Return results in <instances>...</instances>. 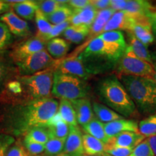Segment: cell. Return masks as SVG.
I'll list each match as a JSON object with an SVG mask.
<instances>
[{
  "instance_id": "obj_1",
  "label": "cell",
  "mask_w": 156,
  "mask_h": 156,
  "mask_svg": "<svg viewBox=\"0 0 156 156\" xmlns=\"http://www.w3.org/2000/svg\"><path fill=\"white\" fill-rule=\"evenodd\" d=\"M58 108V102L53 98L26 101L9 109L6 124L15 134H25L33 128L47 126Z\"/></svg>"
},
{
  "instance_id": "obj_2",
  "label": "cell",
  "mask_w": 156,
  "mask_h": 156,
  "mask_svg": "<svg viewBox=\"0 0 156 156\" xmlns=\"http://www.w3.org/2000/svg\"><path fill=\"white\" fill-rule=\"evenodd\" d=\"M125 49L97 36L90 41L80 56L92 75H94L118 64Z\"/></svg>"
},
{
  "instance_id": "obj_3",
  "label": "cell",
  "mask_w": 156,
  "mask_h": 156,
  "mask_svg": "<svg viewBox=\"0 0 156 156\" xmlns=\"http://www.w3.org/2000/svg\"><path fill=\"white\" fill-rule=\"evenodd\" d=\"M98 91L101 100L122 116L130 117L136 113L135 104L121 81L115 76L101 80Z\"/></svg>"
},
{
  "instance_id": "obj_4",
  "label": "cell",
  "mask_w": 156,
  "mask_h": 156,
  "mask_svg": "<svg viewBox=\"0 0 156 156\" xmlns=\"http://www.w3.org/2000/svg\"><path fill=\"white\" fill-rule=\"evenodd\" d=\"M121 83L129 95L144 114L156 112V83L147 78L119 76Z\"/></svg>"
},
{
  "instance_id": "obj_5",
  "label": "cell",
  "mask_w": 156,
  "mask_h": 156,
  "mask_svg": "<svg viewBox=\"0 0 156 156\" xmlns=\"http://www.w3.org/2000/svg\"><path fill=\"white\" fill-rule=\"evenodd\" d=\"M88 91L85 80L54 70L52 94L55 97L72 101L85 98Z\"/></svg>"
},
{
  "instance_id": "obj_6",
  "label": "cell",
  "mask_w": 156,
  "mask_h": 156,
  "mask_svg": "<svg viewBox=\"0 0 156 156\" xmlns=\"http://www.w3.org/2000/svg\"><path fill=\"white\" fill-rule=\"evenodd\" d=\"M53 68H50L33 75L20 76L17 79L23 87L28 101L51 98L54 81Z\"/></svg>"
},
{
  "instance_id": "obj_7",
  "label": "cell",
  "mask_w": 156,
  "mask_h": 156,
  "mask_svg": "<svg viewBox=\"0 0 156 156\" xmlns=\"http://www.w3.org/2000/svg\"><path fill=\"white\" fill-rule=\"evenodd\" d=\"M117 66L119 76H135L154 80L155 70L153 64L136 56L129 45Z\"/></svg>"
},
{
  "instance_id": "obj_8",
  "label": "cell",
  "mask_w": 156,
  "mask_h": 156,
  "mask_svg": "<svg viewBox=\"0 0 156 156\" xmlns=\"http://www.w3.org/2000/svg\"><path fill=\"white\" fill-rule=\"evenodd\" d=\"M57 63L46 49L35 53L17 64L20 73L23 76L33 75L52 68Z\"/></svg>"
},
{
  "instance_id": "obj_9",
  "label": "cell",
  "mask_w": 156,
  "mask_h": 156,
  "mask_svg": "<svg viewBox=\"0 0 156 156\" xmlns=\"http://www.w3.org/2000/svg\"><path fill=\"white\" fill-rule=\"evenodd\" d=\"M148 20L149 19L146 16H135V15L130 14L124 10L118 11L116 12L109 20L106 26L103 28V33L119 30H126L130 32L132 27L136 23L145 22V21Z\"/></svg>"
},
{
  "instance_id": "obj_10",
  "label": "cell",
  "mask_w": 156,
  "mask_h": 156,
  "mask_svg": "<svg viewBox=\"0 0 156 156\" xmlns=\"http://www.w3.org/2000/svg\"><path fill=\"white\" fill-rule=\"evenodd\" d=\"M46 44L36 36L29 38L15 46L10 53V57L17 65L32 54L45 49Z\"/></svg>"
},
{
  "instance_id": "obj_11",
  "label": "cell",
  "mask_w": 156,
  "mask_h": 156,
  "mask_svg": "<svg viewBox=\"0 0 156 156\" xmlns=\"http://www.w3.org/2000/svg\"><path fill=\"white\" fill-rule=\"evenodd\" d=\"M55 70L63 74L75 76L83 80H86L92 75L80 55L68 58L64 61L58 62Z\"/></svg>"
},
{
  "instance_id": "obj_12",
  "label": "cell",
  "mask_w": 156,
  "mask_h": 156,
  "mask_svg": "<svg viewBox=\"0 0 156 156\" xmlns=\"http://www.w3.org/2000/svg\"><path fill=\"white\" fill-rule=\"evenodd\" d=\"M0 21L5 23L12 34L19 37H25L30 34L28 23L17 16L13 10H9L0 17Z\"/></svg>"
},
{
  "instance_id": "obj_13",
  "label": "cell",
  "mask_w": 156,
  "mask_h": 156,
  "mask_svg": "<svg viewBox=\"0 0 156 156\" xmlns=\"http://www.w3.org/2000/svg\"><path fill=\"white\" fill-rule=\"evenodd\" d=\"M64 153L69 156H84L83 134L78 126H70L69 133L64 144Z\"/></svg>"
},
{
  "instance_id": "obj_14",
  "label": "cell",
  "mask_w": 156,
  "mask_h": 156,
  "mask_svg": "<svg viewBox=\"0 0 156 156\" xmlns=\"http://www.w3.org/2000/svg\"><path fill=\"white\" fill-rule=\"evenodd\" d=\"M104 129L107 136L110 139L123 132H139V124L134 120L123 118L104 124Z\"/></svg>"
},
{
  "instance_id": "obj_15",
  "label": "cell",
  "mask_w": 156,
  "mask_h": 156,
  "mask_svg": "<svg viewBox=\"0 0 156 156\" xmlns=\"http://www.w3.org/2000/svg\"><path fill=\"white\" fill-rule=\"evenodd\" d=\"M75 109L76 118L78 124L82 126L89 123L94 117L93 106L90 101L87 98L77 99L71 101Z\"/></svg>"
},
{
  "instance_id": "obj_16",
  "label": "cell",
  "mask_w": 156,
  "mask_h": 156,
  "mask_svg": "<svg viewBox=\"0 0 156 156\" xmlns=\"http://www.w3.org/2000/svg\"><path fill=\"white\" fill-rule=\"evenodd\" d=\"M145 138L140 132H126L110 138L108 144L133 150L140 142L143 141Z\"/></svg>"
},
{
  "instance_id": "obj_17",
  "label": "cell",
  "mask_w": 156,
  "mask_h": 156,
  "mask_svg": "<svg viewBox=\"0 0 156 156\" xmlns=\"http://www.w3.org/2000/svg\"><path fill=\"white\" fill-rule=\"evenodd\" d=\"M98 12V11L91 4H90L85 8L79 11L74 12V15L70 19L71 25H85L87 26H91L95 18H96Z\"/></svg>"
},
{
  "instance_id": "obj_18",
  "label": "cell",
  "mask_w": 156,
  "mask_h": 156,
  "mask_svg": "<svg viewBox=\"0 0 156 156\" xmlns=\"http://www.w3.org/2000/svg\"><path fill=\"white\" fill-rule=\"evenodd\" d=\"M12 9L17 16L23 20H31L38 9V2L31 0H21L18 3L10 4Z\"/></svg>"
},
{
  "instance_id": "obj_19",
  "label": "cell",
  "mask_w": 156,
  "mask_h": 156,
  "mask_svg": "<svg viewBox=\"0 0 156 156\" xmlns=\"http://www.w3.org/2000/svg\"><path fill=\"white\" fill-rule=\"evenodd\" d=\"M83 143L85 154L91 156H107L105 153L106 144L88 134H83Z\"/></svg>"
},
{
  "instance_id": "obj_20",
  "label": "cell",
  "mask_w": 156,
  "mask_h": 156,
  "mask_svg": "<svg viewBox=\"0 0 156 156\" xmlns=\"http://www.w3.org/2000/svg\"><path fill=\"white\" fill-rule=\"evenodd\" d=\"M130 32L146 46L153 43L154 41V35L150 20L136 23L132 27Z\"/></svg>"
},
{
  "instance_id": "obj_21",
  "label": "cell",
  "mask_w": 156,
  "mask_h": 156,
  "mask_svg": "<svg viewBox=\"0 0 156 156\" xmlns=\"http://www.w3.org/2000/svg\"><path fill=\"white\" fill-rule=\"evenodd\" d=\"M69 50V42L63 38H53L46 44V51L54 59H59L64 57Z\"/></svg>"
},
{
  "instance_id": "obj_22",
  "label": "cell",
  "mask_w": 156,
  "mask_h": 156,
  "mask_svg": "<svg viewBox=\"0 0 156 156\" xmlns=\"http://www.w3.org/2000/svg\"><path fill=\"white\" fill-rule=\"evenodd\" d=\"M115 12H116L110 7L98 12L96 18L90 26V36L97 37L102 34L104 27Z\"/></svg>"
},
{
  "instance_id": "obj_23",
  "label": "cell",
  "mask_w": 156,
  "mask_h": 156,
  "mask_svg": "<svg viewBox=\"0 0 156 156\" xmlns=\"http://www.w3.org/2000/svg\"><path fill=\"white\" fill-rule=\"evenodd\" d=\"M153 7L151 3L144 0H127L124 11L135 16H146L152 12Z\"/></svg>"
},
{
  "instance_id": "obj_24",
  "label": "cell",
  "mask_w": 156,
  "mask_h": 156,
  "mask_svg": "<svg viewBox=\"0 0 156 156\" xmlns=\"http://www.w3.org/2000/svg\"><path fill=\"white\" fill-rule=\"evenodd\" d=\"M83 130L90 135L96 138L104 144H108L109 138L107 136L104 129V124L100 122L96 117L93 119L87 124L83 126Z\"/></svg>"
},
{
  "instance_id": "obj_25",
  "label": "cell",
  "mask_w": 156,
  "mask_h": 156,
  "mask_svg": "<svg viewBox=\"0 0 156 156\" xmlns=\"http://www.w3.org/2000/svg\"><path fill=\"white\" fill-rule=\"evenodd\" d=\"M93 109L96 118L103 124H106L114 122V121L121 119L123 117L113 111L112 109L108 108L104 105L98 103H93Z\"/></svg>"
},
{
  "instance_id": "obj_26",
  "label": "cell",
  "mask_w": 156,
  "mask_h": 156,
  "mask_svg": "<svg viewBox=\"0 0 156 156\" xmlns=\"http://www.w3.org/2000/svg\"><path fill=\"white\" fill-rule=\"evenodd\" d=\"M58 113L61 116L62 120L64 121L69 126H78L75 109L71 101L66 99H60L58 103Z\"/></svg>"
},
{
  "instance_id": "obj_27",
  "label": "cell",
  "mask_w": 156,
  "mask_h": 156,
  "mask_svg": "<svg viewBox=\"0 0 156 156\" xmlns=\"http://www.w3.org/2000/svg\"><path fill=\"white\" fill-rule=\"evenodd\" d=\"M129 46L131 47L132 50L133 51L136 56L146 62H149V63L153 64L151 53L147 49V46H146L140 40H138L131 32H129Z\"/></svg>"
},
{
  "instance_id": "obj_28",
  "label": "cell",
  "mask_w": 156,
  "mask_h": 156,
  "mask_svg": "<svg viewBox=\"0 0 156 156\" xmlns=\"http://www.w3.org/2000/svg\"><path fill=\"white\" fill-rule=\"evenodd\" d=\"M35 20L37 25V34L36 36L43 40L45 37L50 34L54 25L48 21L47 17L39 9L36 12Z\"/></svg>"
},
{
  "instance_id": "obj_29",
  "label": "cell",
  "mask_w": 156,
  "mask_h": 156,
  "mask_svg": "<svg viewBox=\"0 0 156 156\" xmlns=\"http://www.w3.org/2000/svg\"><path fill=\"white\" fill-rule=\"evenodd\" d=\"M73 15L74 11L70 8L67 3L62 5L56 12L47 16V18L52 25H56L70 20Z\"/></svg>"
},
{
  "instance_id": "obj_30",
  "label": "cell",
  "mask_w": 156,
  "mask_h": 156,
  "mask_svg": "<svg viewBox=\"0 0 156 156\" xmlns=\"http://www.w3.org/2000/svg\"><path fill=\"white\" fill-rule=\"evenodd\" d=\"M50 139L49 133L46 126H40L31 129L25 134L24 141L34 142L40 144H45Z\"/></svg>"
},
{
  "instance_id": "obj_31",
  "label": "cell",
  "mask_w": 156,
  "mask_h": 156,
  "mask_svg": "<svg viewBox=\"0 0 156 156\" xmlns=\"http://www.w3.org/2000/svg\"><path fill=\"white\" fill-rule=\"evenodd\" d=\"M46 127L50 138L66 140L70 131V126L62 119L56 124L48 125Z\"/></svg>"
},
{
  "instance_id": "obj_32",
  "label": "cell",
  "mask_w": 156,
  "mask_h": 156,
  "mask_svg": "<svg viewBox=\"0 0 156 156\" xmlns=\"http://www.w3.org/2000/svg\"><path fill=\"white\" fill-rule=\"evenodd\" d=\"M139 132L147 138L156 136V114L147 117L140 122Z\"/></svg>"
},
{
  "instance_id": "obj_33",
  "label": "cell",
  "mask_w": 156,
  "mask_h": 156,
  "mask_svg": "<svg viewBox=\"0 0 156 156\" xmlns=\"http://www.w3.org/2000/svg\"><path fill=\"white\" fill-rule=\"evenodd\" d=\"M98 37H99L104 41L109 43V44L116 45V46H120L122 48H126L127 46L124 35L120 30L107 31V32H104L100 34Z\"/></svg>"
},
{
  "instance_id": "obj_34",
  "label": "cell",
  "mask_w": 156,
  "mask_h": 156,
  "mask_svg": "<svg viewBox=\"0 0 156 156\" xmlns=\"http://www.w3.org/2000/svg\"><path fill=\"white\" fill-rule=\"evenodd\" d=\"M66 140L50 138L45 144V156H56L63 153Z\"/></svg>"
},
{
  "instance_id": "obj_35",
  "label": "cell",
  "mask_w": 156,
  "mask_h": 156,
  "mask_svg": "<svg viewBox=\"0 0 156 156\" xmlns=\"http://www.w3.org/2000/svg\"><path fill=\"white\" fill-rule=\"evenodd\" d=\"M37 2H38V9L46 17L56 12L63 5L56 0H44V1H38Z\"/></svg>"
},
{
  "instance_id": "obj_36",
  "label": "cell",
  "mask_w": 156,
  "mask_h": 156,
  "mask_svg": "<svg viewBox=\"0 0 156 156\" xmlns=\"http://www.w3.org/2000/svg\"><path fill=\"white\" fill-rule=\"evenodd\" d=\"M12 41V35L5 23L0 21V51L5 50Z\"/></svg>"
},
{
  "instance_id": "obj_37",
  "label": "cell",
  "mask_w": 156,
  "mask_h": 156,
  "mask_svg": "<svg viewBox=\"0 0 156 156\" xmlns=\"http://www.w3.org/2000/svg\"><path fill=\"white\" fill-rule=\"evenodd\" d=\"M90 32V26H87L85 25H79V28L76 32L68 39V41L73 43V44H78L81 43L85 38L88 36Z\"/></svg>"
},
{
  "instance_id": "obj_38",
  "label": "cell",
  "mask_w": 156,
  "mask_h": 156,
  "mask_svg": "<svg viewBox=\"0 0 156 156\" xmlns=\"http://www.w3.org/2000/svg\"><path fill=\"white\" fill-rule=\"evenodd\" d=\"M133 150L106 144L105 153L107 156H129Z\"/></svg>"
},
{
  "instance_id": "obj_39",
  "label": "cell",
  "mask_w": 156,
  "mask_h": 156,
  "mask_svg": "<svg viewBox=\"0 0 156 156\" xmlns=\"http://www.w3.org/2000/svg\"><path fill=\"white\" fill-rule=\"evenodd\" d=\"M129 156H155L151 145L148 143L147 139L144 140L136 146Z\"/></svg>"
},
{
  "instance_id": "obj_40",
  "label": "cell",
  "mask_w": 156,
  "mask_h": 156,
  "mask_svg": "<svg viewBox=\"0 0 156 156\" xmlns=\"http://www.w3.org/2000/svg\"><path fill=\"white\" fill-rule=\"evenodd\" d=\"M69 25H71L70 20L66 21V22L61 23V24L54 25L53 28H52L50 34H48V36L45 37L43 40H44L45 42L47 43L48 41H49L50 40H51V39L57 38L59 35H61L62 33L64 32V30H65Z\"/></svg>"
},
{
  "instance_id": "obj_41",
  "label": "cell",
  "mask_w": 156,
  "mask_h": 156,
  "mask_svg": "<svg viewBox=\"0 0 156 156\" xmlns=\"http://www.w3.org/2000/svg\"><path fill=\"white\" fill-rule=\"evenodd\" d=\"M6 156H30L25 147L18 142H15L7 150Z\"/></svg>"
},
{
  "instance_id": "obj_42",
  "label": "cell",
  "mask_w": 156,
  "mask_h": 156,
  "mask_svg": "<svg viewBox=\"0 0 156 156\" xmlns=\"http://www.w3.org/2000/svg\"><path fill=\"white\" fill-rule=\"evenodd\" d=\"M24 147L30 155H41L45 151V145L34 142L24 141Z\"/></svg>"
},
{
  "instance_id": "obj_43",
  "label": "cell",
  "mask_w": 156,
  "mask_h": 156,
  "mask_svg": "<svg viewBox=\"0 0 156 156\" xmlns=\"http://www.w3.org/2000/svg\"><path fill=\"white\" fill-rule=\"evenodd\" d=\"M15 142L12 136L0 134V156H6L7 150Z\"/></svg>"
},
{
  "instance_id": "obj_44",
  "label": "cell",
  "mask_w": 156,
  "mask_h": 156,
  "mask_svg": "<svg viewBox=\"0 0 156 156\" xmlns=\"http://www.w3.org/2000/svg\"><path fill=\"white\" fill-rule=\"evenodd\" d=\"M7 90L11 94L15 95H20L23 93V90L21 83L17 79V80L11 81L10 83L7 84Z\"/></svg>"
},
{
  "instance_id": "obj_45",
  "label": "cell",
  "mask_w": 156,
  "mask_h": 156,
  "mask_svg": "<svg viewBox=\"0 0 156 156\" xmlns=\"http://www.w3.org/2000/svg\"><path fill=\"white\" fill-rule=\"evenodd\" d=\"M90 0H70L68 1V5L74 12L79 11L85 8L90 4Z\"/></svg>"
},
{
  "instance_id": "obj_46",
  "label": "cell",
  "mask_w": 156,
  "mask_h": 156,
  "mask_svg": "<svg viewBox=\"0 0 156 156\" xmlns=\"http://www.w3.org/2000/svg\"><path fill=\"white\" fill-rule=\"evenodd\" d=\"M110 3L111 0H93V1H91L90 2L91 5L98 11L109 8L110 7Z\"/></svg>"
},
{
  "instance_id": "obj_47",
  "label": "cell",
  "mask_w": 156,
  "mask_h": 156,
  "mask_svg": "<svg viewBox=\"0 0 156 156\" xmlns=\"http://www.w3.org/2000/svg\"><path fill=\"white\" fill-rule=\"evenodd\" d=\"M126 0H111L110 8L115 12L124 10L126 5Z\"/></svg>"
},
{
  "instance_id": "obj_48",
  "label": "cell",
  "mask_w": 156,
  "mask_h": 156,
  "mask_svg": "<svg viewBox=\"0 0 156 156\" xmlns=\"http://www.w3.org/2000/svg\"><path fill=\"white\" fill-rule=\"evenodd\" d=\"M12 6L10 4L7 3L6 1L0 0V16H2V14H5L7 12L11 10Z\"/></svg>"
},
{
  "instance_id": "obj_49",
  "label": "cell",
  "mask_w": 156,
  "mask_h": 156,
  "mask_svg": "<svg viewBox=\"0 0 156 156\" xmlns=\"http://www.w3.org/2000/svg\"><path fill=\"white\" fill-rule=\"evenodd\" d=\"M147 17L151 24L153 32L156 35V12H152L148 14Z\"/></svg>"
},
{
  "instance_id": "obj_50",
  "label": "cell",
  "mask_w": 156,
  "mask_h": 156,
  "mask_svg": "<svg viewBox=\"0 0 156 156\" xmlns=\"http://www.w3.org/2000/svg\"><path fill=\"white\" fill-rule=\"evenodd\" d=\"M147 140L149 145H151L152 150H153L154 155L156 156V136L148 137L147 138Z\"/></svg>"
},
{
  "instance_id": "obj_51",
  "label": "cell",
  "mask_w": 156,
  "mask_h": 156,
  "mask_svg": "<svg viewBox=\"0 0 156 156\" xmlns=\"http://www.w3.org/2000/svg\"><path fill=\"white\" fill-rule=\"evenodd\" d=\"M5 74H6L5 66V64H4L3 62L0 59V85L2 84L4 80H5Z\"/></svg>"
},
{
  "instance_id": "obj_52",
  "label": "cell",
  "mask_w": 156,
  "mask_h": 156,
  "mask_svg": "<svg viewBox=\"0 0 156 156\" xmlns=\"http://www.w3.org/2000/svg\"><path fill=\"white\" fill-rule=\"evenodd\" d=\"M151 58H152V61H153V64H156V50L155 51H153V53L151 54Z\"/></svg>"
},
{
  "instance_id": "obj_53",
  "label": "cell",
  "mask_w": 156,
  "mask_h": 156,
  "mask_svg": "<svg viewBox=\"0 0 156 156\" xmlns=\"http://www.w3.org/2000/svg\"><path fill=\"white\" fill-rule=\"evenodd\" d=\"M153 66H154V70H155V76H154V80L156 83V64H153Z\"/></svg>"
},
{
  "instance_id": "obj_54",
  "label": "cell",
  "mask_w": 156,
  "mask_h": 156,
  "mask_svg": "<svg viewBox=\"0 0 156 156\" xmlns=\"http://www.w3.org/2000/svg\"><path fill=\"white\" fill-rule=\"evenodd\" d=\"M56 156H69V155H68V154H67V153H60V154H58V155H57Z\"/></svg>"
},
{
  "instance_id": "obj_55",
  "label": "cell",
  "mask_w": 156,
  "mask_h": 156,
  "mask_svg": "<svg viewBox=\"0 0 156 156\" xmlns=\"http://www.w3.org/2000/svg\"><path fill=\"white\" fill-rule=\"evenodd\" d=\"M30 156H45L44 155H30Z\"/></svg>"
},
{
  "instance_id": "obj_56",
  "label": "cell",
  "mask_w": 156,
  "mask_h": 156,
  "mask_svg": "<svg viewBox=\"0 0 156 156\" xmlns=\"http://www.w3.org/2000/svg\"><path fill=\"white\" fill-rule=\"evenodd\" d=\"M84 156H91V155H84Z\"/></svg>"
}]
</instances>
